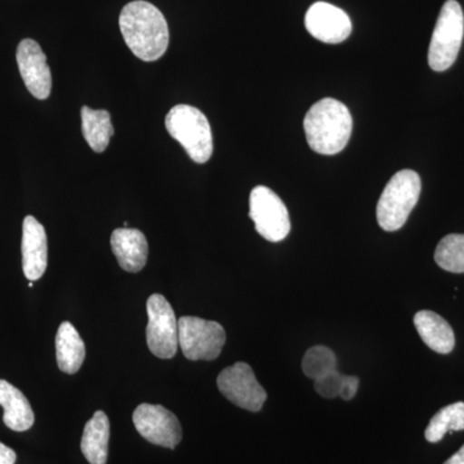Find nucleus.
Masks as SVG:
<instances>
[{
  "mask_svg": "<svg viewBox=\"0 0 464 464\" xmlns=\"http://www.w3.org/2000/svg\"><path fill=\"white\" fill-rule=\"evenodd\" d=\"M121 35L134 56L154 63L166 54L169 29L166 17L151 3L134 0L121 9L119 17Z\"/></svg>",
  "mask_w": 464,
  "mask_h": 464,
  "instance_id": "1",
  "label": "nucleus"
},
{
  "mask_svg": "<svg viewBox=\"0 0 464 464\" xmlns=\"http://www.w3.org/2000/svg\"><path fill=\"white\" fill-rule=\"evenodd\" d=\"M308 146L322 155L343 151L353 133V116L344 103L334 99L317 101L304 121Z\"/></svg>",
  "mask_w": 464,
  "mask_h": 464,
  "instance_id": "2",
  "label": "nucleus"
},
{
  "mask_svg": "<svg viewBox=\"0 0 464 464\" xmlns=\"http://www.w3.org/2000/svg\"><path fill=\"white\" fill-rule=\"evenodd\" d=\"M422 182L414 170L396 173L382 192L377 206L378 224L384 231H398L408 221L420 200Z\"/></svg>",
  "mask_w": 464,
  "mask_h": 464,
  "instance_id": "3",
  "label": "nucleus"
},
{
  "mask_svg": "<svg viewBox=\"0 0 464 464\" xmlns=\"http://www.w3.org/2000/svg\"><path fill=\"white\" fill-rule=\"evenodd\" d=\"M166 128L195 163H207L212 157V130L207 116L199 109L190 105L174 106L168 112Z\"/></svg>",
  "mask_w": 464,
  "mask_h": 464,
  "instance_id": "4",
  "label": "nucleus"
},
{
  "mask_svg": "<svg viewBox=\"0 0 464 464\" xmlns=\"http://www.w3.org/2000/svg\"><path fill=\"white\" fill-rule=\"evenodd\" d=\"M337 356L331 348L314 346L304 353L302 371L315 381V391L322 398L342 399L350 401L355 398L360 380L356 375L342 374L337 368Z\"/></svg>",
  "mask_w": 464,
  "mask_h": 464,
  "instance_id": "5",
  "label": "nucleus"
},
{
  "mask_svg": "<svg viewBox=\"0 0 464 464\" xmlns=\"http://www.w3.org/2000/svg\"><path fill=\"white\" fill-rule=\"evenodd\" d=\"M463 36V9L457 0H448L442 5L433 30L429 50L430 67L435 72H445L453 66L462 47Z\"/></svg>",
  "mask_w": 464,
  "mask_h": 464,
  "instance_id": "6",
  "label": "nucleus"
},
{
  "mask_svg": "<svg viewBox=\"0 0 464 464\" xmlns=\"http://www.w3.org/2000/svg\"><path fill=\"white\" fill-rule=\"evenodd\" d=\"M225 343L226 332L221 324L195 316L179 320V344L183 356L190 362L216 360Z\"/></svg>",
  "mask_w": 464,
  "mask_h": 464,
  "instance_id": "7",
  "label": "nucleus"
},
{
  "mask_svg": "<svg viewBox=\"0 0 464 464\" xmlns=\"http://www.w3.org/2000/svg\"><path fill=\"white\" fill-rule=\"evenodd\" d=\"M249 217L256 231L271 243H279L289 235L288 209L279 195L266 186H257L250 192Z\"/></svg>",
  "mask_w": 464,
  "mask_h": 464,
  "instance_id": "8",
  "label": "nucleus"
},
{
  "mask_svg": "<svg viewBox=\"0 0 464 464\" xmlns=\"http://www.w3.org/2000/svg\"><path fill=\"white\" fill-rule=\"evenodd\" d=\"M149 324L146 341L152 355L159 359H172L179 348V320L169 302L161 295H150L148 304Z\"/></svg>",
  "mask_w": 464,
  "mask_h": 464,
  "instance_id": "9",
  "label": "nucleus"
},
{
  "mask_svg": "<svg viewBox=\"0 0 464 464\" xmlns=\"http://www.w3.org/2000/svg\"><path fill=\"white\" fill-rule=\"evenodd\" d=\"M217 386L232 404L253 413L261 411L267 400V392L246 362H237L224 369L217 378Z\"/></svg>",
  "mask_w": 464,
  "mask_h": 464,
  "instance_id": "10",
  "label": "nucleus"
},
{
  "mask_svg": "<svg viewBox=\"0 0 464 464\" xmlns=\"http://www.w3.org/2000/svg\"><path fill=\"white\" fill-rule=\"evenodd\" d=\"M137 432L151 444L174 449L181 442L179 418L161 405L141 404L133 413Z\"/></svg>",
  "mask_w": 464,
  "mask_h": 464,
  "instance_id": "11",
  "label": "nucleus"
},
{
  "mask_svg": "<svg viewBox=\"0 0 464 464\" xmlns=\"http://www.w3.org/2000/svg\"><path fill=\"white\" fill-rule=\"evenodd\" d=\"M16 58L27 91L35 99L47 100L52 91V74L41 45L33 39H24L18 44Z\"/></svg>",
  "mask_w": 464,
  "mask_h": 464,
  "instance_id": "12",
  "label": "nucleus"
},
{
  "mask_svg": "<svg viewBox=\"0 0 464 464\" xmlns=\"http://www.w3.org/2000/svg\"><path fill=\"white\" fill-rule=\"evenodd\" d=\"M304 25L317 41L338 44L353 33V23L343 9L325 2H317L308 8Z\"/></svg>",
  "mask_w": 464,
  "mask_h": 464,
  "instance_id": "13",
  "label": "nucleus"
},
{
  "mask_svg": "<svg viewBox=\"0 0 464 464\" xmlns=\"http://www.w3.org/2000/svg\"><path fill=\"white\" fill-rule=\"evenodd\" d=\"M23 270L26 279L36 282L47 270L48 240L44 227L33 216L25 217L23 225Z\"/></svg>",
  "mask_w": 464,
  "mask_h": 464,
  "instance_id": "14",
  "label": "nucleus"
},
{
  "mask_svg": "<svg viewBox=\"0 0 464 464\" xmlns=\"http://www.w3.org/2000/svg\"><path fill=\"white\" fill-rule=\"evenodd\" d=\"M111 249L119 266L128 273H140L148 262L149 244L137 228H116L111 235Z\"/></svg>",
  "mask_w": 464,
  "mask_h": 464,
  "instance_id": "15",
  "label": "nucleus"
},
{
  "mask_svg": "<svg viewBox=\"0 0 464 464\" xmlns=\"http://www.w3.org/2000/svg\"><path fill=\"white\" fill-rule=\"evenodd\" d=\"M0 406L5 409L3 422L12 431L25 432L32 429L34 411L26 396L9 382L0 380Z\"/></svg>",
  "mask_w": 464,
  "mask_h": 464,
  "instance_id": "16",
  "label": "nucleus"
},
{
  "mask_svg": "<svg viewBox=\"0 0 464 464\" xmlns=\"http://www.w3.org/2000/svg\"><path fill=\"white\" fill-rule=\"evenodd\" d=\"M414 325L424 343L436 353L445 355L456 346V335L450 324L433 311L415 314Z\"/></svg>",
  "mask_w": 464,
  "mask_h": 464,
  "instance_id": "17",
  "label": "nucleus"
},
{
  "mask_svg": "<svg viewBox=\"0 0 464 464\" xmlns=\"http://www.w3.org/2000/svg\"><path fill=\"white\" fill-rule=\"evenodd\" d=\"M110 420L102 411H96L85 424L81 449L91 464H106L109 457Z\"/></svg>",
  "mask_w": 464,
  "mask_h": 464,
  "instance_id": "18",
  "label": "nucleus"
},
{
  "mask_svg": "<svg viewBox=\"0 0 464 464\" xmlns=\"http://www.w3.org/2000/svg\"><path fill=\"white\" fill-rule=\"evenodd\" d=\"M57 365L66 374L78 373L85 359L84 342L72 323L61 324L56 335Z\"/></svg>",
  "mask_w": 464,
  "mask_h": 464,
  "instance_id": "19",
  "label": "nucleus"
},
{
  "mask_svg": "<svg viewBox=\"0 0 464 464\" xmlns=\"http://www.w3.org/2000/svg\"><path fill=\"white\" fill-rule=\"evenodd\" d=\"M81 115L85 141L94 152L101 154L108 149L110 140L114 136L110 112L83 106Z\"/></svg>",
  "mask_w": 464,
  "mask_h": 464,
  "instance_id": "20",
  "label": "nucleus"
},
{
  "mask_svg": "<svg viewBox=\"0 0 464 464\" xmlns=\"http://www.w3.org/2000/svg\"><path fill=\"white\" fill-rule=\"evenodd\" d=\"M464 430V402H454L445 406L433 415L429 427L424 432L429 442L441 441L444 436L450 431H463Z\"/></svg>",
  "mask_w": 464,
  "mask_h": 464,
  "instance_id": "21",
  "label": "nucleus"
},
{
  "mask_svg": "<svg viewBox=\"0 0 464 464\" xmlns=\"http://www.w3.org/2000/svg\"><path fill=\"white\" fill-rule=\"evenodd\" d=\"M435 261L442 270L449 273H464V235H448L440 241Z\"/></svg>",
  "mask_w": 464,
  "mask_h": 464,
  "instance_id": "22",
  "label": "nucleus"
},
{
  "mask_svg": "<svg viewBox=\"0 0 464 464\" xmlns=\"http://www.w3.org/2000/svg\"><path fill=\"white\" fill-rule=\"evenodd\" d=\"M17 460V454L14 449L0 442V464H14Z\"/></svg>",
  "mask_w": 464,
  "mask_h": 464,
  "instance_id": "23",
  "label": "nucleus"
},
{
  "mask_svg": "<svg viewBox=\"0 0 464 464\" xmlns=\"http://www.w3.org/2000/svg\"><path fill=\"white\" fill-rule=\"evenodd\" d=\"M444 464H464V445L453 457L449 458Z\"/></svg>",
  "mask_w": 464,
  "mask_h": 464,
  "instance_id": "24",
  "label": "nucleus"
},
{
  "mask_svg": "<svg viewBox=\"0 0 464 464\" xmlns=\"http://www.w3.org/2000/svg\"><path fill=\"white\" fill-rule=\"evenodd\" d=\"M33 285H34V283H33V282H30V283H29V286H30V288H33Z\"/></svg>",
  "mask_w": 464,
  "mask_h": 464,
  "instance_id": "25",
  "label": "nucleus"
}]
</instances>
